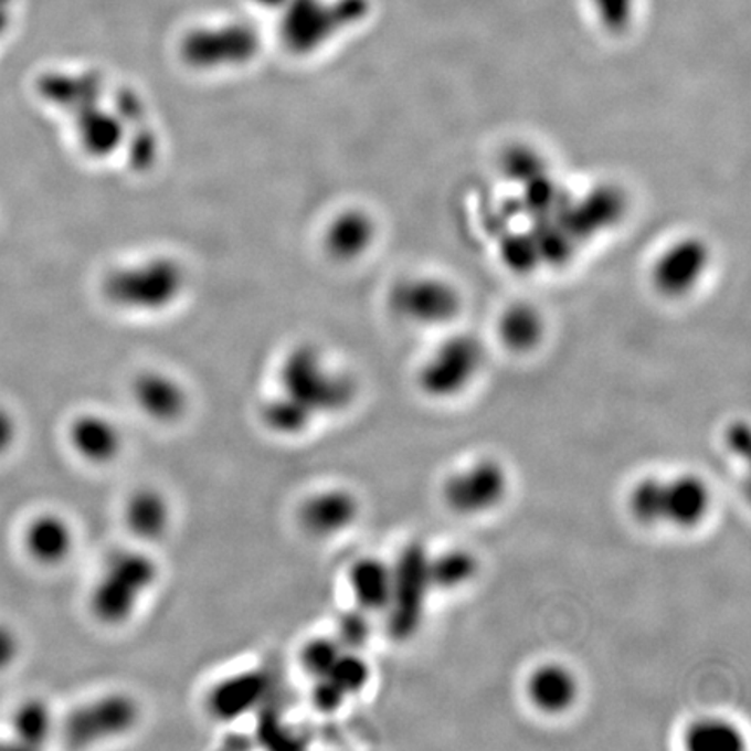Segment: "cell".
<instances>
[{
  "label": "cell",
  "instance_id": "52a82bcc",
  "mask_svg": "<svg viewBox=\"0 0 751 751\" xmlns=\"http://www.w3.org/2000/svg\"><path fill=\"white\" fill-rule=\"evenodd\" d=\"M483 347L478 345L477 339L457 336L445 341L430 357L421 371V387L433 396L454 395L474 380V376L483 366Z\"/></svg>",
  "mask_w": 751,
  "mask_h": 751
},
{
  "label": "cell",
  "instance_id": "8fae6325",
  "mask_svg": "<svg viewBox=\"0 0 751 751\" xmlns=\"http://www.w3.org/2000/svg\"><path fill=\"white\" fill-rule=\"evenodd\" d=\"M131 396L139 414L160 426L178 425L190 411L184 384L168 372L145 371L136 376Z\"/></svg>",
  "mask_w": 751,
  "mask_h": 751
},
{
  "label": "cell",
  "instance_id": "30bf717a",
  "mask_svg": "<svg viewBox=\"0 0 751 751\" xmlns=\"http://www.w3.org/2000/svg\"><path fill=\"white\" fill-rule=\"evenodd\" d=\"M120 519L135 543L148 548L168 538L174 523V507L160 487L138 486L124 499Z\"/></svg>",
  "mask_w": 751,
  "mask_h": 751
},
{
  "label": "cell",
  "instance_id": "4316f807",
  "mask_svg": "<svg viewBox=\"0 0 751 751\" xmlns=\"http://www.w3.org/2000/svg\"><path fill=\"white\" fill-rule=\"evenodd\" d=\"M596 13L609 30H625L633 17V0H593Z\"/></svg>",
  "mask_w": 751,
  "mask_h": 751
},
{
  "label": "cell",
  "instance_id": "4dcf8cb0",
  "mask_svg": "<svg viewBox=\"0 0 751 751\" xmlns=\"http://www.w3.org/2000/svg\"><path fill=\"white\" fill-rule=\"evenodd\" d=\"M8 4L9 2H2V0H0V38L4 35L9 25Z\"/></svg>",
  "mask_w": 751,
  "mask_h": 751
},
{
  "label": "cell",
  "instance_id": "f1b7e54d",
  "mask_svg": "<svg viewBox=\"0 0 751 751\" xmlns=\"http://www.w3.org/2000/svg\"><path fill=\"white\" fill-rule=\"evenodd\" d=\"M20 438V423L11 409L0 404V457L8 456Z\"/></svg>",
  "mask_w": 751,
  "mask_h": 751
},
{
  "label": "cell",
  "instance_id": "cb8c5ba5",
  "mask_svg": "<svg viewBox=\"0 0 751 751\" xmlns=\"http://www.w3.org/2000/svg\"><path fill=\"white\" fill-rule=\"evenodd\" d=\"M666 483L657 478H645L630 496V510L638 522H665Z\"/></svg>",
  "mask_w": 751,
  "mask_h": 751
},
{
  "label": "cell",
  "instance_id": "ac0fdd59",
  "mask_svg": "<svg viewBox=\"0 0 751 751\" xmlns=\"http://www.w3.org/2000/svg\"><path fill=\"white\" fill-rule=\"evenodd\" d=\"M265 689L262 678L254 674L235 675L221 680L211 689L208 708L218 719H235L254 707V702Z\"/></svg>",
  "mask_w": 751,
  "mask_h": 751
},
{
  "label": "cell",
  "instance_id": "9a60e30c",
  "mask_svg": "<svg viewBox=\"0 0 751 751\" xmlns=\"http://www.w3.org/2000/svg\"><path fill=\"white\" fill-rule=\"evenodd\" d=\"M393 568L376 557H362L351 563L348 589L357 609L363 613L387 611L392 596Z\"/></svg>",
  "mask_w": 751,
  "mask_h": 751
},
{
  "label": "cell",
  "instance_id": "484cf974",
  "mask_svg": "<svg viewBox=\"0 0 751 751\" xmlns=\"http://www.w3.org/2000/svg\"><path fill=\"white\" fill-rule=\"evenodd\" d=\"M369 614L360 609L351 611L339 623L338 641L345 649L357 650L369 641L371 625H369Z\"/></svg>",
  "mask_w": 751,
  "mask_h": 751
},
{
  "label": "cell",
  "instance_id": "6da1fadb",
  "mask_svg": "<svg viewBox=\"0 0 751 751\" xmlns=\"http://www.w3.org/2000/svg\"><path fill=\"white\" fill-rule=\"evenodd\" d=\"M160 583V565L147 547L117 548L103 560L87 592V613L103 628L129 625Z\"/></svg>",
  "mask_w": 751,
  "mask_h": 751
},
{
  "label": "cell",
  "instance_id": "1f68e13d",
  "mask_svg": "<svg viewBox=\"0 0 751 751\" xmlns=\"http://www.w3.org/2000/svg\"><path fill=\"white\" fill-rule=\"evenodd\" d=\"M2 2H11V0H2Z\"/></svg>",
  "mask_w": 751,
  "mask_h": 751
},
{
  "label": "cell",
  "instance_id": "d6986e66",
  "mask_svg": "<svg viewBox=\"0 0 751 751\" xmlns=\"http://www.w3.org/2000/svg\"><path fill=\"white\" fill-rule=\"evenodd\" d=\"M11 729L21 744L42 747L56 731V713L44 699H27L11 715Z\"/></svg>",
  "mask_w": 751,
  "mask_h": 751
},
{
  "label": "cell",
  "instance_id": "f546056e",
  "mask_svg": "<svg viewBox=\"0 0 751 751\" xmlns=\"http://www.w3.org/2000/svg\"><path fill=\"white\" fill-rule=\"evenodd\" d=\"M727 444L739 456H747L750 449V430L744 423H736L727 433Z\"/></svg>",
  "mask_w": 751,
  "mask_h": 751
},
{
  "label": "cell",
  "instance_id": "3957f363",
  "mask_svg": "<svg viewBox=\"0 0 751 751\" xmlns=\"http://www.w3.org/2000/svg\"><path fill=\"white\" fill-rule=\"evenodd\" d=\"M184 272L171 257H147L115 269L107 281L112 303L127 310L156 311L181 295Z\"/></svg>",
  "mask_w": 751,
  "mask_h": 751
},
{
  "label": "cell",
  "instance_id": "7402d4cb",
  "mask_svg": "<svg viewBox=\"0 0 751 751\" xmlns=\"http://www.w3.org/2000/svg\"><path fill=\"white\" fill-rule=\"evenodd\" d=\"M477 572V560L465 550H451L437 559L430 557V580L432 586L453 590L468 583Z\"/></svg>",
  "mask_w": 751,
  "mask_h": 751
},
{
  "label": "cell",
  "instance_id": "e0dca14e",
  "mask_svg": "<svg viewBox=\"0 0 751 751\" xmlns=\"http://www.w3.org/2000/svg\"><path fill=\"white\" fill-rule=\"evenodd\" d=\"M529 696L539 710L560 713L577 701V678L563 666H541L529 680Z\"/></svg>",
  "mask_w": 751,
  "mask_h": 751
},
{
  "label": "cell",
  "instance_id": "44dd1931",
  "mask_svg": "<svg viewBox=\"0 0 751 751\" xmlns=\"http://www.w3.org/2000/svg\"><path fill=\"white\" fill-rule=\"evenodd\" d=\"M686 744L692 751H741L743 736L723 720H701L690 727L686 734Z\"/></svg>",
  "mask_w": 751,
  "mask_h": 751
},
{
  "label": "cell",
  "instance_id": "9c48e42d",
  "mask_svg": "<svg viewBox=\"0 0 751 751\" xmlns=\"http://www.w3.org/2000/svg\"><path fill=\"white\" fill-rule=\"evenodd\" d=\"M66 445L78 462L93 468H108L123 457L126 435L107 414L82 413L72 417L65 432Z\"/></svg>",
  "mask_w": 751,
  "mask_h": 751
},
{
  "label": "cell",
  "instance_id": "2e32d148",
  "mask_svg": "<svg viewBox=\"0 0 751 751\" xmlns=\"http://www.w3.org/2000/svg\"><path fill=\"white\" fill-rule=\"evenodd\" d=\"M711 496L707 484L692 475L666 483L665 522L678 527H695L710 511Z\"/></svg>",
  "mask_w": 751,
  "mask_h": 751
},
{
  "label": "cell",
  "instance_id": "5b68a950",
  "mask_svg": "<svg viewBox=\"0 0 751 751\" xmlns=\"http://www.w3.org/2000/svg\"><path fill=\"white\" fill-rule=\"evenodd\" d=\"M392 568V596L387 609L389 630L395 641H408L420 628L426 596L432 589L430 557L425 547L409 544Z\"/></svg>",
  "mask_w": 751,
  "mask_h": 751
},
{
  "label": "cell",
  "instance_id": "5bb4252c",
  "mask_svg": "<svg viewBox=\"0 0 751 751\" xmlns=\"http://www.w3.org/2000/svg\"><path fill=\"white\" fill-rule=\"evenodd\" d=\"M710 263V251L696 239H686L666 250L654 268L656 286L666 295H683L698 284Z\"/></svg>",
  "mask_w": 751,
  "mask_h": 751
},
{
  "label": "cell",
  "instance_id": "277c9868",
  "mask_svg": "<svg viewBox=\"0 0 751 751\" xmlns=\"http://www.w3.org/2000/svg\"><path fill=\"white\" fill-rule=\"evenodd\" d=\"M141 705L126 690H108L75 708L66 719L70 743L78 748L102 747L133 734L141 723Z\"/></svg>",
  "mask_w": 751,
  "mask_h": 751
},
{
  "label": "cell",
  "instance_id": "ffe728a7",
  "mask_svg": "<svg viewBox=\"0 0 751 751\" xmlns=\"http://www.w3.org/2000/svg\"><path fill=\"white\" fill-rule=\"evenodd\" d=\"M372 241V223L366 214L347 213L339 216L327 232V244L336 256L353 257Z\"/></svg>",
  "mask_w": 751,
  "mask_h": 751
},
{
  "label": "cell",
  "instance_id": "8992f818",
  "mask_svg": "<svg viewBox=\"0 0 751 751\" xmlns=\"http://www.w3.org/2000/svg\"><path fill=\"white\" fill-rule=\"evenodd\" d=\"M360 503L347 487L331 486L311 490L296 508L299 531L314 541L338 538L356 526Z\"/></svg>",
  "mask_w": 751,
  "mask_h": 751
},
{
  "label": "cell",
  "instance_id": "d4e9b609",
  "mask_svg": "<svg viewBox=\"0 0 751 751\" xmlns=\"http://www.w3.org/2000/svg\"><path fill=\"white\" fill-rule=\"evenodd\" d=\"M343 645L336 637H317L305 642L299 653L302 668L311 680H319L332 670L341 654Z\"/></svg>",
  "mask_w": 751,
  "mask_h": 751
},
{
  "label": "cell",
  "instance_id": "4fadbf2b",
  "mask_svg": "<svg viewBox=\"0 0 751 751\" xmlns=\"http://www.w3.org/2000/svg\"><path fill=\"white\" fill-rule=\"evenodd\" d=\"M393 307L414 322L438 324L449 320L459 307L453 287L435 278L405 282L393 296Z\"/></svg>",
  "mask_w": 751,
  "mask_h": 751
},
{
  "label": "cell",
  "instance_id": "603a6c76",
  "mask_svg": "<svg viewBox=\"0 0 751 751\" xmlns=\"http://www.w3.org/2000/svg\"><path fill=\"white\" fill-rule=\"evenodd\" d=\"M543 324L535 310L527 307L514 308L503 317L501 336L505 343L514 350L535 347L541 338Z\"/></svg>",
  "mask_w": 751,
  "mask_h": 751
},
{
  "label": "cell",
  "instance_id": "7c38bea8",
  "mask_svg": "<svg viewBox=\"0 0 751 751\" xmlns=\"http://www.w3.org/2000/svg\"><path fill=\"white\" fill-rule=\"evenodd\" d=\"M507 487V474L498 463L480 462L449 478L445 501L457 514H483L505 498Z\"/></svg>",
  "mask_w": 751,
  "mask_h": 751
},
{
  "label": "cell",
  "instance_id": "83f0119b",
  "mask_svg": "<svg viewBox=\"0 0 751 751\" xmlns=\"http://www.w3.org/2000/svg\"><path fill=\"white\" fill-rule=\"evenodd\" d=\"M20 635L13 626L0 623V674L11 670L21 656Z\"/></svg>",
  "mask_w": 751,
  "mask_h": 751
},
{
  "label": "cell",
  "instance_id": "ba28073f",
  "mask_svg": "<svg viewBox=\"0 0 751 751\" xmlns=\"http://www.w3.org/2000/svg\"><path fill=\"white\" fill-rule=\"evenodd\" d=\"M20 547L33 565L54 571L66 565L74 557L77 531L62 511H39L21 529Z\"/></svg>",
  "mask_w": 751,
  "mask_h": 751
},
{
  "label": "cell",
  "instance_id": "7a4b0ae2",
  "mask_svg": "<svg viewBox=\"0 0 751 751\" xmlns=\"http://www.w3.org/2000/svg\"><path fill=\"white\" fill-rule=\"evenodd\" d=\"M274 393L319 423L347 411L356 401L357 387L350 376L329 363L320 348L303 345L282 359Z\"/></svg>",
  "mask_w": 751,
  "mask_h": 751
}]
</instances>
